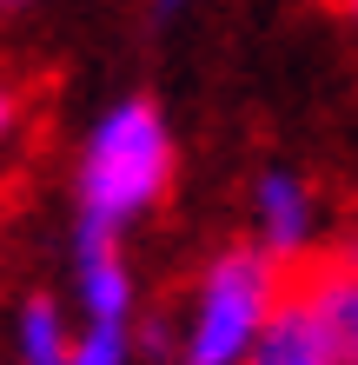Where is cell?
<instances>
[{"label":"cell","mask_w":358,"mask_h":365,"mask_svg":"<svg viewBox=\"0 0 358 365\" xmlns=\"http://www.w3.org/2000/svg\"><path fill=\"white\" fill-rule=\"evenodd\" d=\"M166 186H173V133H166L159 106L133 93L113 113H100L87 153H80V220L126 232V220L166 200Z\"/></svg>","instance_id":"cell-1"},{"label":"cell","mask_w":358,"mask_h":365,"mask_svg":"<svg viewBox=\"0 0 358 365\" xmlns=\"http://www.w3.org/2000/svg\"><path fill=\"white\" fill-rule=\"evenodd\" d=\"M279 292H285V259H272L265 246L213 252L193 286V306H186L173 365H246L259 326L279 306Z\"/></svg>","instance_id":"cell-2"},{"label":"cell","mask_w":358,"mask_h":365,"mask_svg":"<svg viewBox=\"0 0 358 365\" xmlns=\"http://www.w3.org/2000/svg\"><path fill=\"white\" fill-rule=\"evenodd\" d=\"M292 292L312 306L325 346L339 352V365H358V252L339 246V252H319L312 266H292Z\"/></svg>","instance_id":"cell-3"},{"label":"cell","mask_w":358,"mask_h":365,"mask_svg":"<svg viewBox=\"0 0 358 365\" xmlns=\"http://www.w3.org/2000/svg\"><path fill=\"white\" fill-rule=\"evenodd\" d=\"M133 352V332L126 326H60L53 299H27L20 306V359L27 365H126Z\"/></svg>","instance_id":"cell-4"},{"label":"cell","mask_w":358,"mask_h":365,"mask_svg":"<svg viewBox=\"0 0 358 365\" xmlns=\"http://www.w3.org/2000/svg\"><path fill=\"white\" fill-rule=\"evenodd\" d=\"M73 279H80V306L87 326H126L133 319V272L120 259V232L100 220L73 226Z\"/></svg>","instance_id":"cell-5"},{"label":"cell","mask_w":358,"mask_h":365,"mask_svg":"<svg viewBox=\"0 0 358 365\" xmlns=\"http://www.w3.org/2000/svg\"><path fill=\"white\" fill-rule=\"evenodd\" d=\"M246 365H339V352L325 346V332H319V319H312V306L292 292V279H285V292H279V306H272V319L259 326V339H252Z\"/></svg>","instance_id":"cell-6"},{"label":"cell","mask_w":358,"mask_h":365,"mask_svg":"<svg viewBox=\"0 0 358 365\" xmlns=\"http://www.w3.org/2000/svg\"><path fill=\"white\" fill-rule=\"evenodd\" d=\"M252 212H259V246L272 259H299V246L312 240V186L285 166H272V173H259Z\"/></svg>","instance_id":"cell-7"},{"label":"cell","mask_w":358,"mask_h":365,"mask_svg":"<svg viewBox=\"0 0 358 365\" xmlns=\"http://www.w3.org/2000/svg\"><path fill=\"white\" fill-rule=\"evenodd\" d=\"M14 120H20V93H14V87H0V140L14 133Z\"/></svg>","instance_id":"cell-8"},{"label":"cell","mask_w":358,"mask_h":365,"mask_svg":"<svg viewBox=\"0 0 358 365\" xmlns=\"http://www.w3.org/2000/svg\"><path fill=\"white\" fill-rule=\"evenodd\" d=\"M186 7V0H153V14H179Z\"/></svg>","instance_id":"cell-9"},{"label":"cell","mask_w":358,"mask_h":365,"mask_svg":"<svg viewBox=\"0 0 358 365\" xmlns=\"http://www.w3.org/2000/svg\"><path fill=\"white\" fill-rule=\"evenodd\" d=\"M345 14H352V20H358V0H345Z\"/></svg>","instance_id":"cell-10"}]
</instances>
